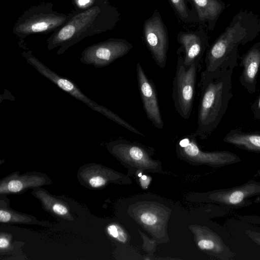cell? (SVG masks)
Wrapping results in <instances>:
<instances>
[{
    "mask_svg": "<svg viewBox=\"0 0 260 260\" xmlns=\"http://www.w3.org/2000/svg\"><path fill=\"white\" fill-rule=\"evenodd\" d=\"M237 57L226 60L216 69L201 75L197 128L193 134L202 140L211 136L220 123L233 93L232 75Z\"/></svg>",
    "mask_w": 260,
    "mask_h": 260,
    "instance_id": "cell-1",
    "label": "cell"
},
{
    "mask_svg": "<svg viewBox=\"0 0 260 260\" xmlns=\"http://www.w3.org/2000/svg\"><path fill=\"white\" fill-rule=\"evenodd\" d=\"M120 13L108 0H98L92 7L75 10L71 19L53 32L46 41L50 51L59 47L57 55L84 38L113 29L120 19Z\"/></svg>",
    "mask_w": 260,
    "mask_h": 260,
    "instance_id": "cell-2",
    "label": "cell"
},
{
    "mask_svg": "<svg viewBox=\"0 0 260 260\" xmlns=\"http://www.w3.org/2000/svg\"><path fill=\"white\" fill-rule=\"evenodd\" d=\"M259 31L260 22L256 16L246 12L238 13L208 50L206 69L213 71L226 60L237 57L238 46L253 40Z\"/></svg>",
    "mask_w": 260,
    "mask_h": 260,
    "instance_id": "cell-3",
    "label": "cell"
},
{
    "mask_svg": "<svg viewBox=\"0 0 260 260\" xmlns=\"http://www.w3.org/2000/svg\"><path fill=\"white\" fill-rule=\"evenodd\" d=\"M73 14L54 11L51 3H42L27 9L17 19L12 31L21 39L34 34L53 32L65 24Z\"/></svg>",
    "mask_w": 260,
    "mask_h": 260,
    "instance_id": "cell-4",
    "label": "cell"
},
{
    "mask_svg": "<svg viewBox=\"0 0 260 260\" xmlns=\"http://www.w3.org/2000/svg\"><path fill=\"white\" fill-rule=\"evenodd\" d=\"M177 61L173 82L172 99L176 111L185 119L191 114L195 86L200 62H194L186 68L181 52L177 50Z\"/></svg>",
    "mask_w": 260,
    "mask_h": 260,
    "instance_id": "cell-5",
    "label": "cell"
},
{
    "mask_svg": "<svg viewBox=\"0 0 260 260\" xmlns=\"http://www.w3.org/2000/svg\"><path fill=\"white\" fill-rule=\"evenodd\" d=\"M22 55L28 63L32 66L42 75L52 82L58 87L72 96L86 104L94 111L98 112L122 126L126 121L106 107L100 105L88 98L76 84L70 79L58 75L33 55L32 51L23 52Z\"/></svg>",
    "mask_w": 260,
    "mask_h": 260,
    "instance_id": "cell-6",
    "label": "cell"
},
{
    "mask_svg": "<svg viewBox=\"0 0 260 260\" xmlns=\"http://www.w3.org/2000/svg\"><path fill=\"white\" fill-rule=\"evenodd\" d=\"M196 137L193 133L179 141L176 146L178 156L195 163L218 168L241 161L238 155L229 151H203L199 147Z\"/></svg>",
    "mask_w": 260,
    "mask_h": 260,
    "instance_id": "cell-7",
    "label": "cell"
},
{
    "mask_svg": "<svg viewBox=\"0 0 260 260\" xmlns=\"http://www.w3.org/2000/svg\"><path fill=\"white\" fill-rule=\"evenodd\" d=\"M133 45L125 39L110 38L83 50L80 61L95 68L105 67L128 53Z\"/></svg>",
    "mask_w": 260,
    "mask_h": 260,
    "instance_id": "cell-8",
    "label": "cell"
},
{
    "mask_svg": "<svg viewBox=\"0 0 260 260\" xmlns=\"http://www.w3.org/2000/svg\"><path fill=\"white\" fill-rule=\"evenodd\" d=\"M143 37L145 44L157 65L166 67L169 47L167 28L159 12L156 9L143 24Z\"/></svg>",
    "mask_w": 260,
    "mask_h": 260,
    "instance_id": "cell-9",
    "label": "cell"
},
{
    "mask_svg": "<svg viewBox=\"0 0 260 260\" xmlns=\"http://www.w3.org/2000/svg\"><path fill=\"white\" fill-rule=\"evenodd\" d=\"M257 196H260V181L251 180L238 186L204 193L202 201L237 208L251 204L248 199Z\"/></svg>",
    "mask_w": 260,
    "mask_h": 260,
    "instance_id": "cell-10",
    "label": "cell"
},
{
    "mask_svg": "<svg viewBox=\"0 0 260 260\" xmlns=\"http://www.w3.org/2000/svg\"><path fill=\"white\" fill-rule=\"evenodd\" d=\"M108 151L120 161L128 165L147 169L152 168L156 162L150 157V151L144 146L126 140L110 142Z\"/></svg>",
    "mask_w": 260,
    "mask_h": 260,
    "instance_id": "cell-11",
    "label": "cell"
},
{
    "mask_svg": "<svg viewBox=\"0 0 260 260\" xmlns=\"http://www.w3.org/2000/svg\"><path fill=\"white\" fill-rule=\"evenodd\" d=\"M136 74L140 95L146 115L157 128L164 127L155 86L146 76L141 64L136 65Z\"/></svg>",
    "mask_w": 260,
    "mask_h": 260,
    "instance_id": "cell-12",
    "label": "cell"
},
{
    "mask_svg": "<svg viewBox=\"0 0 260 260\" xmlns=\"http://www.w3.org/2000/svg\"><path fill=\"white\" fill-rule=\"evenodd\" d=\"M177 41L180 44L178 49L182 54L186 68L200 62L206 48L207 36L202 27L194 31H180Z\"/></svg>",
    "mask_w": 260,
    "mask_h": 260,
    "instance_id": "cell-13",
    "label": "cell"
},
{
    "mask_svg": "<svg viewBox=\"0 0 260 260\" xmlns=\"http://www.w3.org/2000/svg\"><path fill=\"white\" fill-rule=\"evenodd\" d=\"M51 183L45 175L40 173H30L19 175L13 174L1 181L0 193H17L31 188L39 187Z\"/></svg>",
    "mask_w": 260,
    "mask_h": 260,
    "instance_id": "cell-14",
    "label": "cell"
},
{
    "mask_svg": "<svg viewBox=\"0 0 260 260\" xmlns=\"http://www.w3.org/2000/svg\"><path fill=\"white\" fill-rule=\"evenodd\" d=\"M241 65L243 70L240 82L249 93H253L256 89L257 75L260 69V41L242 56Z\"/></svg>",
    "mask_w": 260,
    "mask_h": 260,
    "instance_id": "cell-15",
    "label": "cell"
},
{
    "mask_svg": "<svg viewBox=\"0 0 260 260\" xmlns=\"http://www.w3.org/2000/svg\"><path fill=\"white\" fill-rule=\"evenodd\" d=\"M195 232L197 245L201 250L220 259L229 260L234 257V253L221 238L208 228L199 227L196 229Z\"/></svg>",
    "mask_w": 260,
    "mask_h": 260,
    "instance_id": "cell-16",
    "label": "cell"
},
{
    "mask_svg": "<svg viewBox=\"0 0 260 260\" xmlns=\"http://www.w3.org/2000/svg\"><path fill=\"white\" fill-rule=\"evenodd\" d=\"M197 14L200 25L206 24L210 30H213L216 22L225 8L221 0H191Z\"/></svg>",
    "mask_w": 260,
    "mask_h": 260,
    "instance_id": "cell-17",
    "label": "cell"
},
{
    "mask_svg": "<svg viewBox=\"0 0 260 260\" xmlns=\"http://www.w3.org/2000/svg\"><path fill=\"white\" fill-rule=\"evenodd\" d=\"M81 169L78 173L81 182L93 188L104 187L116 178L117 175L111 170L95 164H89Z\"/></svg>",
    "mask_w": 260,
    "mask_h": 260,
    "instance_id": "cell-18",
    "label": "cell"
},
{
    "mask_svg": "<svg viewBox=\"0 0 260 260\" xmlns=\"http://www.w3.org/2000/svg\"><path fill=\"white\" fill-rule=\"evenodd\" d=\"M223 141L240 149L260 153V133H245L234 129L228 133Z\"/></svg>",
    "mask_w": 260,
    "mask_h": 260,
    "instance_id": "cell-19",
    "label": "cell"
},
{
    "mask_svg": "<svg viewBox=\"0 0 260 260\" xmlns=\"http://www.w3.org/2000/svg\"><path fill=\"white\" fill-rule=\"evenodd\" d=\"M32 194L41 202L45 209L54 215L68 220H73L69 206L61 201L41 188H35Z\"/></svg>",
    "mask_w": 260,
    "mask_h": 260,
    "instance_id": "cell-20",
    "label": "cell"
},
{
    "mask_svg": "<svg viewBox=\"0 0 260 260\" xmlns=\"http://www.w3.org/2000/svg\"><path fill=\"white\" fill-rule=\"evenodd\" d=\"M180 19L186 23L197 22V14L191 0H169Z\"/></svg>",
    "mask_w": 260,
    "mask_h": 260,
    "instance_id": "cell-21",
    "label": "cell"
},
{
    "mask_svg": "<svg viewBox=\"0 0 260 260\" xmlns=\"http://www.w3.org/2000/svg\"><path fill=\"white\" fill-rule=\"evenodd\" d=\"M33 217L13 211L1 205L0 221L1 223H28L32 222Z\"/></svg>",
    "mask_w": 260,
    "mask_h": 260,
    "instance_id": "cell-22",
    "label": "cell"
},
{
    "mask_svg": "<svg viewBox=\"0 0 260 260\" xmlns=\"http://www.w3.org/2000/svg\"><path fill=\"white\" fill-rule=\"evenodd\" d=\"M138 218L141 222L147 226L151 228L156 225L159 222V217L156 212H153L152 209H145L142 211Z\"/></svg>",
    "mask_w": 260,
    "mask_h": 260,
    "instance_id": "cell-23",
    "label": "cell"
},
{
    "mask_svg": "<svg viewBox=\"0 0 260 260\" xmlns=\"http://www.w3.org/2000/svg\"><path fill=\"white\" fill-rule=\"evenodd\" d=\"M107 233L112 238L122 243H125L127 236L124 230L116 223L110 224L107 227Z\"/></svg>",
    "mask_w": 260,
    "mask_h": 260,
    "instance_id": "cell-24",
    "label": "cell"
},
{
    "mask_svg": "<svg viewBox=\"0 0 260 260\" xmlns=\"http://www.w3.org/2000/svg\"><path fill=\"white\" fill-rule=\"evenodd\" d=\"M75 10H86L95 5L98 0H71Z\"/></svg>",
    "mask_w": 260,
    "mask_h": 260,
    "instance_id": "cell-25",
    "label": "cell"
},
{
    "mask_svg": "<svg viewBox=\"0 0 260 260\" xmlns=\"http://www.w3.org/2000/svg\"><path fill=\"white\" fill-rule=\"evenodd\" d=\"M11 245L10 239L8 235L1 233L0 236V248L4 250L8 249Z\"/></svg>",
    "mask_w": 260,
    "mask_h": 260,
    "instance_id": "cell-26",
    "label": "cell"
},
{
    "mask_svg": "<svg viewBox=\"0 0 260 260\" xmlns=\"http://www.w3.org/2000/svg\"><path fill=\"white\" fill-rule=\"evenodd\" d=\"M245 233L251 240L260 245V232L248 230Z\"/></svg>",
    "mask_w": 260,
    "mask_h": 260,
    "instance_id": "cell-27",
    "label": "cell"
},
{
    "mask_svg": "<svg viewBox=\"0 0 260 260\" xmlns=\"http://www.w3.org/2000/svg\"><path fill=\"white\" fill-rule=\"evenodd\" d=\"M150 180L151 179L145 175L141 176L140 179L141 185L144 188L148 187Z\"/></svg>",
    "mask_w": 260,
    "mask_h": 260,
    "instance_id": "cell-28",
    "label": "cell"
},
{
    "mask_svg": "<svg viewBox=\"0 0 260 260\" xmlns=\"http://www.w3.org/2000/svg\"><path fill=\"white\" fill-rule=\"evenodd\" d=\"M260 172V171H259Z\"/></svg>",
    "mask_w": 260,
    "mask_h": 260,
    "instance_id": "cell-29",
    "label": "cell"
}]
</instances>
